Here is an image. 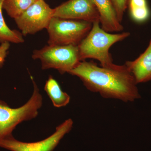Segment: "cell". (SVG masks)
I'll use <instances>...</instances> for the list:
<instances>
[{"label": "cell", "instance_id": "obj_1", "mask_svg": "<svg viewBox=\"0 0 151 151\" xmlns=\"http://www.w3.org/2000/svg\"><path fill=\"white\" fill-rule=\"evenodd\" d=\"M69 74L81 79L86 89L103 98L134 102L141 98L137 83L125 64L98 66L93 61H80Z\"/></svg>", "mask_w": 151, "mask_h": 151}, {"label": "cell", "instance_id": "obj_2", "mask_svg": "<svg viewBox=\"0 0 151 151\" xmlns=\"http://www.w3.org/2000/svg\"><path fill=\"white\" fill-rule=\"evenodd\" d=\"M130 35L129 32L115 34L107 32L101 27L100 21L94 22L87 35L78 45L80 60L91 58L98 60L101 66L111 65L113 63L109 52L111 47Z\"/></svg>", "mask_w": 151, "mask_h": 151}, {"label": "cell", "instance_id": "obj_3", "mask_svg": "<svg viewBox=\"0 0 151 151\" xmlns=\"http://www.w3.org/2000/svg\"><path fill=\"white\" fill-rule=\"evenodd\" d=\"M33 91L30 98L19 108H11L4 101L0 100V140L13 136L17 126L24 122L35 118L42 105V97L37 84L31 76Z\"/></svg>", "mask_w": 151, "mask_h": 151}, {"label": "cell", "instance_id": "obj_4", "mask_svg": "<svg viewBox=\"0 0 151 151\" xmlns=\"http://www.w3.org/2000/svg\"><path fill=\"white\" fill-rule=\"evenodd\" d=\"M32 57L39 60L42 70L56 69L61 74L68 73L80 62L78 45H48L33 52Z\"/></svg>", "mask_w": 151, "mask_h": 151}, {"label": "cell", "instance_id": "obj_5", "mask_svg": "<svg viewBox=\"0 0 151 151\" xmlns=\"http://www.w3.org/2000/svg\"><path fill=\"white\" fill-rule=\"evenodd\" d=\"M92 23L84 21L53 17L47 28L48 45H78L92 28Z\"/></svg>", "mask_w": 151, "mask_h": 151}, {"label": "cell", "instance_id": "obj_6", "mask_svg": "<svg viewBox=\"0 0 151 151\" xmlns=\"http://www.w3.org/2000/svg\"><path fill=\"white\" fill-rule=\"evenodd\" d=\"M73 124L72 119H67L56 127L53 134L38 142H24L12 136L0 140V147L11 151H53L63 137L72 129Z\"/></svg>", "mask_w": 151, "mask_h": 151}, {"label": "cell", "instance_id": "obj_7", "mask_svg": "<svg viewBox=\"0 0 151 151\" xmlns=\"http://www.w3.org/2000/svg\"><path fill=\"white\" fill-rule=\"evenodd\" d=\"M53 14V9L44 0H36L14 20L23 36L33 35L47 29Z\"/></svg>", "mask_w": 151, "mask_h": 151}, {"label": "cell", "instance_id": "obj_8", "mask_svg": "<svg viewBox=\"0 0 151 151\" xmlns=\"http://www.w3.org/2000/svg\"><path fill=\"white\" fill-rule=\"evenodd\" d=\"M53 17L91 23L100 21V14L93 0H68L53 9Z\"/></svg>", "mask_w": 151, "mask_h": 151}, {"label": "cell", "instance_id": "obj_9", "mask_svg": "<svg viewBox=\"0 0 151 151\" xmlns=\"http://www.w3.org/2000/svg\"><path fill=\"white\" fill-rule=\"evenodd\" d=\"M125 64L137 84L151 81V39L142 54L134 60L127 61Z\"/></svg>", "mask_w": 151, "mask_h": 151}, {"label": "cell", "instance_id": "obj_10", "mask_svg": "<svg viewBox=\"0 0 151 151\" xmlns=\"http://www.w3.org/2000/svg\"><path fill=\"white\" fill-rule=\"evenodd\" d=\"M100 14V26L108 32H119L124 26L118 20L111 0H93Z\"/></svg>", "mask_w": 151, "mask_h": 151}, {"label": "cell", "instance_id": "obj_11", "mask_svg": "<svg viewBox=\"0 0 151 151\" xmlns=\"http://www.w3.org/2000/svg\"><path fill=\"white\" fill-rule=\"evenodd\" d=\"M44 89L56 108L65 107L70 102V96L62 91L58 81L51 76L47 80Z\"/></svg>", "mask_w": 151, "mask_h": 151}, {"label": "cell", "instance_id": "obj_12", "mask_svg": "<svg viewBox=\"0 0 151 151\" xmlns=\"http://www.w3.org/2000/svg\"><path fill=\"white\" fill-rule=\"evenodd\" d=\"M4 1L0 0V43H23L24 39L22 33L16 30L11 29L5 21L2 12Z\"/></svg>", "mask_w": 151, "mask_h": 151}, {"label": "cell", "instance_id": "obj_13", "mask_svg": "<svg viewBox=\"0 0 151 151\" xmlns=\"http://www.w3.org/2000/svg\"><path fill=\"white\" fill-rule=\"evenodd\" d=\"M128 6L130 16L134 21L142 23L148 19L150 12L147 0H130Z\"/></svg>", "mask_w": 151, "mask_h": 151}, {"label": "cell", "instance_id": "obj_14", "mask_svg": "<svg viewBox=\"0 0 151 151\" xmlns=\"http://www.w3.org/2000/svg\"><path fill=\"white\" fill-rule=\"evenodd\" d=\"M36 0H4L3 9L14 19L22 14Z\"/></svg>", "mask_w": 151, "mask_h": 151}, {"label": "cell", "instance_id": "obj_15", "mask_svg": "<svg viewBox=\"0 0 151 151\" xmlns=\"http://www.w3.org/2000/svg\"><path fill=\"white\" fill-rule=\"evenodd\" d=\"M118 20L122 23L130 0H111Z\"/></svg>", "mask_w": 151, "mask_h": 151}, {"label": "cell", "instance_id": "obj_16", "mask_svg": "<svg viewBox=\"0 0 151 151\" xmlns=\"http://www.w3.org/2000/svg\"><path fill=\"white\" fill-rule=\"evenodd\" d=\"M10 43L4 42L0 45V68L2 67L10 47Z\"/></svg>", "mask_w": 151, "mask_h": 151}]
</instances>
